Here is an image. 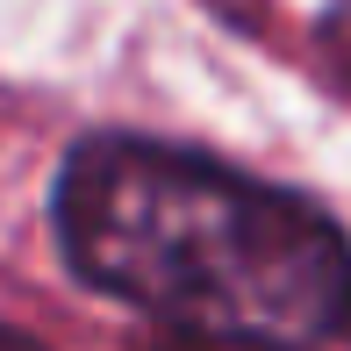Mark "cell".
I'll use <instances>...</instances> for the list:
<instances>
[{
    "instance_id": "6da1fadb",
    "label": "cell",
    "mask_w": 351,
    "mask_h": 351,
    "mask_svg": "<svg viewBox=\"0 0 351 351\" xmlns=\"http://www.w3.org/2000/svg\"><path fill=\"white\" fill-rule=\"evenodd\" d=\"M58 244L101 294L208 344H323L351 323V244L315 201L151 136L58 172Z\"/></svg>"
},
{
    "instance_id": "7a4b0ae2",
    "label": "cell",
    "mask_w": 351,
    "mask_h": 351,
    "mask_svg": "<svg viewBox=\"0 0 351 351\" xmlns=\"http://www.w3.org/2000/svg\"><path fill=\"white\" fill-rule=\"evenodd\" d=\"M323 51H330V65H337V79L351 86V0H330V14H323Z\"/></svg>"
},
{
    "instance_id": "3957f363",
    "label": "cell",
    "mask_w": 351,
    "mask_h": 351,
    "mask_svg": "<svg viewBox=\"0 0 351 351\" xmlns=\"http://www.w3.org/2000/svg\"><path fill=\"white\" fill-rule=\"evenodd\" d=\"M172 351H280V344H208V337H180Z\"/></svg>"
},
{
    "instance_id": "277c9868",
    "label": "cell",
    "mask_w": 351,
    "mask_h": 351,
    "mask_svg": "<svg viewBox=\"0 0 351 351\" xmlns=\"http://www.w3.org/2000/svg\"><path fill=\"white\" fill-rule=\"evenodd\" d=\"M0 351H43L36 337H22V330H0Z\"/></svg>"
}]
</instances>
